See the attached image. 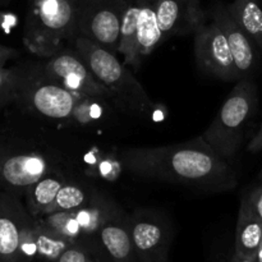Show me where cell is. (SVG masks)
Listing matches in <instances>:
<instances>
[{"label": "cell", "instance_id": "obj_11", "mask_svg": "<svg viewBox=\"0 0 262 262\" xmlns=\"http://www.w3.org/2000/svg\"><path fill=\"white\" fill-rule=\"evenodd\" d=\"M35 217L15 200L0 207V262H26L23 245Z\"/></svg>", "mask_w": 262, "mask_h": 262}, {"label": "cell", "instance_id": "obj_22", "mask_svg": "<svg viewBox=\"0 0 262 262\" xmlns=\"http://www.w3.org/2000/svg\"><path fill=\"white\" fill-rule=\"evenodd\" d=\"M43 225L72 243H83L84 235L73 211H60L37 217Z\"/></svg>", "mask_w": 262, "mask_h": 262}, {"label": "cell", "instance_id": "obj_24", "mask_svg": "<svg viewBox=\"0 0 262 262\" xmlns=\"http://www.w3.org/2000/svg\"><path fill=\"white\" fill-rule=\"evenodd\" d=\"M91 258V250L84 243H73L55 262H90Z\"/></svg>", "mask_w": 262, "mask_h": 262}, {"label": "cell", "instance_id": "obj_17", "mask_svg": "<svg viewBox=\"0 0 262 262\" xmlns=\"http://www.w3.org/2000/svg\"><path fill=\"white\" fill-rule=\"evenodd\" d=\"M262 245V220L241 204L235 228L234 253L243 257L255 258Z\"/></svg>", "mask_w": 262, "mask_h": 262}, {"label": "cell", "instance_id": "obj_34", "mask_svg": "<svg viewBox=\"0 0 262 262\" xmlns=\"http://www.w3.org/2000/svg\"><path fill=\"white\" fill-rule=\"evenodd\" d=\"M165 262H169V261H165Z\"/></svg>", "mask_w": 262, "mask_h": 262}, {"label": "cell", "instance_id": "obj_32", "mask_svg": "<svg viewBox=\"0 0 262 262\" xmlns=\"http://www.w3.org/2000/svg\"><path fill=\"white\" fill-rule=\"evenodd\" d=\"M258 179H260V181L262 182V170H261V173H260V176H258Z\"/></svg>", "mask_w": 262, "mask_h": 262}, {"label": "cell", "instance_id": "obj_31", "mask_svg": "<svg viewBox=\"0 0 262 262\" xmlns=\"http://www.w3.org/2000/svg\"><path fill=\"white\" fill-rule=\"evenodd\" d=\"M10 0H0V4H7V3H9Z\"/></svg>", "mask_w": 262, "mask_h": 262}, {"label": "cell", "instance_id": "obj_16", "mask_svg": "<svg viewBox=\"0 0 262 262\" xmlns=\"http://www.w3.org/2000/svg\"><path fill=\"white\" fill-rule=\"evenodd\" d=\"M68 182L63 171H50L45 177L33 183L26 191V206L27 211L33 217H41L49 214L54 201H55L58 192L61 187Z\"/></svg>", "mask_w": 262, "mask_h": 262}, {"label": "cell", "instance_id": "obj_3", "mask_svg": "<svg viewBox=\"0 0 262 262\" xmlns=\"http://www.w3.org/2000/svg\"><path fill=\"white\" fill-rule=\"evenodd\" d=\"M78 35V0H31L25 42L33 54L50 58Z\"/></svg>", "mask_w": 262, "mask_h": 262}, {"label": "cell", "instance_id": "obj_10", "mask_svg": "<svg viewBox=\"0 0 262 262\" xmlns=\"http://www.w3.org/2000/svg\"><path fill=\"white\" fill-rule=\"evenodd\" d=\"M83 96L86 95L67 90L42 73L30 87L28 102L36 114L46 119L72 123L77 105Z\"/></svg>", "mask_w": 262, "mask_h": 262}, {"label": "cell", "instance_id": "obj_30", "mask_svg": "<svg viewBox=\"0 0 262 262\" xmlns=\"http://www.w3.org/2000/svg\"><path fill=\"white\" fill-rule=\"evenodd\" d=\"M255 260L257 261V262H262V245H261V247L258 248L257 253H256V256H255Z\"/></svg>", "mask_w": 262, "mask_h": 262}, {"label": "cell", "instance_id": "obj_1", "mask_svg": "<svg viewBox=\"0 0 262 262\" xmlns=\"http://www.w3.org/2000/svg\"><path fill=\"white\" fill-rule=\"evenodd\" d=\"M119 161L137 177L206 192H224L237 186V174L229 161L201 136L178 145L124 148Z\"/></svg>", "mask_w": 262, "mask_h": 262}, {"label": "cell", "instance_id": "obj_6", "mask_svg": "<svg viewBox=\"0 0 262 262\" xmlns=\"http://www.w3.org/2000/svg\"><path fill=\"white\" fill-rule=\"evenodd\" d=\"M125 0H78V31L92 42L119 53Z\"/></svg>", "mask_w": 262, "mask_h": 262}, {"label": "cell", "instance_id": "obj_14", "mask_svg": "<svg viewBox=\"0 0 262 262\" xmlns=\"http://www.w3.org/2000/svg\"><path fill=\"white\" fill-rule=\"evenodd\" d=\"M97 238L112 262H138L129 219L125 217L123 212L110 217L99 230Z\"/></svg>", "mask_w": 262, "mask_h": 262}, {"label": "cell", "instance_id": "obj_23", "mask_svg": "<svg viewBox=\"0 0 262 262\" xmlns=\"http://www.w3.org/2000/svg\"><path fill=\"white\" fill-rule=\"evenodd\" d=\"M105 104L106 102L102 100L83 96L77 105L72 123L78 125H91L100 122L104 118Z\"/></svg>", "mask_w": 262, "mask_h": 262}, {"label": "cell", "instance_id": "obj_25", "mask_svg": "<svg viewBox=\"0 0 262 262\" xmlns=\"http://www.w3.org/2000/svg\"><path fill=\"white\" fill-rule=\"evenodd\" d=\"M122 164H120L119 159H112V158H101L99 163L95 165V170L101 177L102 179L106 181H114L118 178L122 170Z\"/></svg>", "mask_w": 262, "mask_h": 262}, {"label": "cell", "instance_id": "obj_9", "mask_svg": "<svg viewBox=\"0 0 262 262\" xmlns=\"http://www.w3.org/2000/svg\"><path fill=\"white\" fill-rule=\"evenodd\" d=\"M210 18L220 27L228 41L235 68L241 79L250 78L258 63V50L255 41L239 26L230 13L228 4L215 3L209 12Z\"/></svg>", "mask_w": 262, "mask_h": 262}, {"label": "cell", "instance_id": "obj_12", "mask_svg": "<svg viewBox=\"0 0 262 262\" xmlns=\"http://www.w3.org/2000/svg\"><path fill=\"white\" fill-rule=\"evenodd\" d=\"M155 8L164 42L176 36L194 33L207 18L199 0H156Z\"/></svg>", "mask_w": 262, "mask_h": 262}, {"label": "cell", "instance_id": "obj_8", "mask_svg": "<svg viewBox=\"0 0 262 262\" xmlns=\"http://www.w3.org/2000/svg\"><path fill=\"white\" fill-rule=\"evenodd\" d=\"M129 219L133 245L138 262H165L173 241V229L160 214L152 211L135 212Z\"/></svg>", "mask_w": 262, "mask_h": 262}, {"label": "cell", "instance_id": "obj_5", "mask_svg": "<svg viewBox=\"0 0 262 262\" xmlns=\"http://www.w3.org/2000/svg\"><path fill=\"white\" fill-rule=\"evenodd\" d=\"M42 73L67 90L105 102H112L117 106L114 95L97 79L74 48L69 49L66 46L46 59Z\"/></svg>", "mask_w": 262, "mask_h": 262}, {"label": "cell", "instance_id": "obj_4", "mask_svg": "<svg viewBox=\"0 0 262 262\" xmlns=\"http://www.w3.org/2000/svg\"><path fill=\"white\" fill-rule=\"evenodd\" d=\"M257 105L256 84L250 78L241 79L201 137L220 156L230 160L239 151L246 129L257 112Z\"/></svg>", "mask_w": 262, "mask_h": 262}, {"label": "cell", "instance_id": "obj_18", "mask_svg": "<svg viewBox=\"0 0 262 262\" xmlns=\"http://www.w3.org/2000/svg\"><path fill=\"white\" fill-rule=\"evenodd\" d=\"M73 212L83 232L84 238H91L95 235L97 237V233L101 229L102 225L120 211L113 207L110 201H106L99 194H95L91 202L79 209L73 210Z\"/></svg>", "mask_w": 262, "mask_h": 262}, {"label": "cell", "instance_id": "obj_29", "mask_svg": "<svg viewBox=\"0 0 262 262\" xmlns=\"http://www.w3.org/2000/svg\"><path fill=\"white\" fill-rule=\"evenodd\" d=\"M232 262H257L255 260V258H248V257H243V256H239V255H233V258H232Z\"/></svg>", "mask_w": 262, "mask_h": 262}, {"label": "cell", "instance_id": "obj_15", "mask_svg": "<svg viewBox=\"0 0 262 262\" xmlns=\"http://www.w3.org/2000/svg\"><path fill=\"white\" fill-rule=\"evenodd\" d=\"M156 0H137V56L142 64L145 56L150 55L160 43L164 42L156 18Z\"/></svg>", "mask_w": 262, "mask_h": 262}, {"label": "cell", "instance_id": "obj_13", "mask_svg": "<svg viewBox=\"0 0 262 262\" xmlns=\"http://www.w3.org/2000/svg\"><path fill=\"white\" fill-rule=\"evenodd\" d=\"M55 169V164L45 154L26 151L13 154L0 161V178L10 188L26 192Z\"/></svg>", "mask_w": 262, "mask_h": 262}, {"label": "cell", "instance_id": "obj_21", "mask_svg": "<svg viewBox=\"0 0 262 262\" xmlns=\"http://www.w3.org/2000/svg\"><path fill=\"white\" fill-rule=\"evenodd\" d=\"M96 193H91L77 182H67L58 192L55 201L49 214L60 211H73L84 206L94 199ZM48 214V215H49Z\"/></svg>", "mask_w": 262, "mask_h": 262}, {"label": "cell", "instance_id": "obj_33", "mask_svg": "<svg viewBox=\"0 0 262 262\" xmlns=\"http://www.w3.org/2000/svg\"><path fill=\"white\" fill-rule=\"evenodd\" d=\"M90 262H99V261H96V260H94V258H91V261Z\"/></svg>", "mask_w": 262, "mask_h": 262}, {"label": "cell", "instance_id": "obj_19", "mask_svg": "<svg viewBox=\"0 0 262 262\" xmlns=\"http://www.w3.org/2000/svg\"><path fill=\"white\" fill-rule=\"evenodd\" d=\"M241 27L262 50V0H234L228 4Z\"/></svg>", "mask_w": 262, "mask_h": 262}, {"label": "cell", "instance_id": "obj_20", "mask_svg": "<svg viewBox=\"0 0 262 262\" xmlns=\"http://www.w3.org/2000/svg\"><path fill=\"white\" fill-rule=\"evenodd\" d=\"M33 239L36 246V257L43 262H55L69 246L73 245L71 241L49 229L37 217H35L33 224Z\"/></svg>", "mask_w": 262, "mask_h": 262}, {"label": "cell", "instance_id": "obj_27", "mask_svg": "<svg viewBox=\"0 0 262 262\" xmlns=\"http://www.w3.org/2000/svg\"><path fill=\"white\" fill-rule=\"evenodd\" d=\"M18 81L10 72L0 71V94L12 95L17 87Z\"/></svg>", "mask_w": 262, "mask_h": 262}, {"label": "cell", "instance_id": "obj_26", "mask_svg": "<svg viewBox=\"0 0 262 262\" xmlns=\"http://www.w3.org/2000/svg\"><path fill=\"white\" fill-rule=\"evenodd\" d=\"M241 204L247 207L248 211L252 212L256 217L262 220V183L246 192Z\"/></svg>", "mask_w": 262, "mask_h": 262}, {"label": "cell", "instance_id": "obj_7", "mask_svg": "<svg viewBox=\"0 0 262 262\" xmlns=\"http://www.w3.org/2000/svg\"><path fill=\"white\" fill-rule=\"evenodd\" d=\"M194 55L204 73L227 82L241 81L227 38L209 14L194 31Z\"/></svg>", "mask_w": 262, "mask_h": 262}, {"label": "cell", "instance_id": "obj_28", "mask_svg": "<svg viewBox=\"0 0 262 262\" xmlns=\"http://www.w3.org/2000/svg\"><path fill=\"white\" fill-rule=\"evenodd\" d=\"M247 151L251 154H258L262 151V124L257 129L256 135L252 137V140L250 141V143H248Z\"/></svg>", "mask_w": 262, "mask_h": 262}, {"label": "cell", "instance_id": "obj_2", "mask_svg": "<svg viewBox=\"0 0 262 262\" xmlns=\"http://www.w3.org/2000/svg\"><path fill=\"white\" fill-rule=\"evenodd\" d=\"M73 48L97 79L114 95L117 106L123 112L136 117H145L152 113V100L124 61H120L114 53L82 35L77 36L73 41Z\"/></svg>", "mask_w": 262, "mask_h": 262}]
</instances>
